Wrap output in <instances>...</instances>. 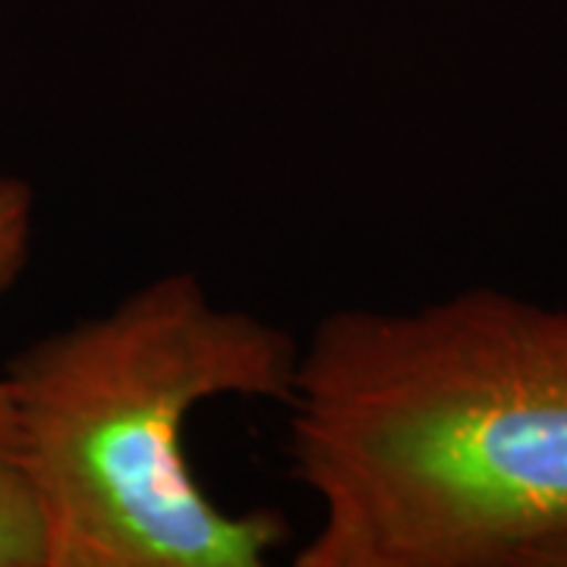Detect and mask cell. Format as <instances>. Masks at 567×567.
<instances>
[{"label":"cell","mask_w":567,"mask_h":567,"mask_svg":"<svg viewBox=\"0 0 567 567\" xmlns=\"http://www.w3.org/2000/svg\"><path fill=\"white\" fill-rule=\"evenodd\" d=\"M284 406L319 505L297 567H520L567 529V306L492 287L341 306Z\"/></svg>","instance_id":"obj_1"},{"label":"cell","mask_w":567,"mask_h":567,"mask_svg":"<svg viewBox=\"0 0 567 567\" xmlns=\"http://www.w3.org/2000/svg\"><path fill=\"white\" fill-rule=\"evenodd\" d=\"M300 341L167 271L7 363L48 567H262L275 507L227 511L193 473L186 425L215 398H290Z\"/></svg>","instance_id":"obj_2"},{"label":"cell","mask_w":567,"mask_h":567,"mask_svg":"<svg viewBox=\"0 0 567 567\" xmlns=\"http://www.w3.org/2000/svg\"><path fill=\"white\" fill-rule=\"evenodd\" d=\"M0 567H48L44 520L25 461L20 406L0 369Z\"/></svg>","instance_id":"obj_3"},{"label":"cell","mask_w":567,"mask_h":567,"mask_svg":"<svg viewBox=\"0 0 567 567\" xmlns=\"http://www.w3.org/2000/svg\"><path fill=\"white\" fill-rule=\"evenodd\" d=\"M35 237V189L0 174V297L20 281Z\"/></svg>","instance_id":"obj_4"},{"label":"cell","mask_w":567,"mask_h":567,"mask_svg":"<svg viewBox=\"0 0 567 567\" xmlns=\"http://www.w3.org/2000/svg\"><path fill=\"white\" fill-rule=\"evenodd\" d=\"M520 567H567V529L548 536L546 543H539L533 551H527Z\"/></svg>","instance_id":"obj_5"}]
</instances>
